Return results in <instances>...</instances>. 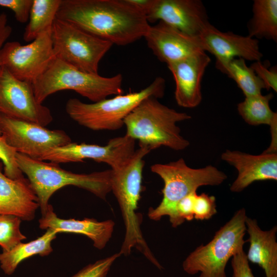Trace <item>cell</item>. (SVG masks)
<instances>
[{"label": "cell", "mask_w": 277, "mask_h": 277, "mask_svg": "<svg viewBox=\"0 0 277 277\" xmlns=\"http://www.w3.org/2000/svg\"><path fill=\"white\" fill-rule=\"evenodd\" d=\"M2 135L1 134V130H0V136Z\"/></svg>", "instance_id": "36"}, {"label": "cell", "mask_w": 277, "mask_h": 277, "mask_svg": "<svg viewBox=\"0 0 277 277\" xmlns=\"http://www.w3.org/2000/svg\"><path fill=\"white\" fill-rule=\"evenodd\" d=\"M58 232L52 229H47L41 236L26 243H20L8 251L0 253V267L8 275L14 273L18 265L24 260L33 255L46 256L53 251L52 242Z\"/></svg>", "instance_id": "22"}, {"label": "cell", "mask_w": 277, "mask_h": 277, "mask_svg": "<svg viewBox=\"0 0 277 277\" xmlns=\"http://www.w3.org/2000/svg\"><path fill=\"white\" fill-rule=\"evenodd\" d=\"M247 216L245 208L238 210L209 242L188 255L183 263L184 271L190 275L200 273L199 277H227V263L246 243Z\"/></svg>", "instance_id": "8"}, {"label": "cell", "mask_w": 277, "mask_h": 277, "mask_svg": "<svg viewBox=\"0 0 277 277\" xmlns=\"http://www.w3.org/2000/svg\"><path fill=\"white\" fill-rule=\"evenodd\" d=\"M165 89V80L158 76L140 91L117 95L93 103L70 98L66 103V111L72 120L88 129L115 131L124 126L125 117L143 100L151 96L162 98Z\"/></svg>", "instance_id": "6"}, {"label": "cell", "mask_w": 277, "mask_h": 277, "mask_svg": "<svg viewBox=\"0 0 277 277\" xmlns=\"http://www.w3.org/2000/svg\"><path fill=\"white\" fill-rule=\"evenodd\" d=\"M0 113L44 127L53 121L49 109L38 103L31 82L21 81L0 67Z\"/></svg>", "instance_id": "12"}, {"label": "cell", "mask_w": 277, "mask_h": 277, "mask_svg": "<svg viewBox=\"0 0 277 277\" xmlns=\"http://www.w3.org/2000/svg\"><path fill=\"white\" fill-rule=\"evenodd\" d=\"M2 136L17 152L39 160L50 150L72 142L63 130L12 118L0 113Z\"/></svg>", "instance_id": "10"}, {"label": "cell", "mask_w": 277, "mask_h": 277, "mask_svg": "<svg viewBox=\"0 0 277 277\" xmlns=\"http://www.w3.org/2000/svg\"><path fill=\"white\" fill-rule=\"evenodd\" d=\"M16 150L10 146L5 138L0 136V160L4 165V174L11 179L23 176L16 160Z\"/></svg>", "instance_id": "28"}, {"label": "cell", "mask_w": 277, "mask_h": 277, "mask_svg": "<svg viewBox=\"0 0 277 277\" xmlns=\"http://www.w3.org/2000/svg\"><path fill=\"white\" fill-rule=\"evenodd\" d=\"M118 252L84 267L71 277H106L112 264L121 256Z\"/></svg>", "instance_id": "29"}, {"label": "cell", "mask_w": 277, "mask_h": 277, "mask_svg": "<svg viewBox=\"0 0 277 277\" xmlns=\"http://www.w3.org/2000/svg\"><path fill=\"white\" fill-rule=\"evenodd\" d=\"M197 38L203 50L215 56L216 63L225 62L235 58L260 61L263 56L258 39L231 32H221L210 24Z\"/></svg>", "instance_id": "16"}, {"label": "cell", "mask_w": 277, "mask_h": 277, "mask_svg": "<svg viewBox=\"0 0 277 277\" xmlns=\"http://www.w3.org/2000/svg\"><path fill=\"white\" fill-rule=\"evenodd\" d=\"M243 248L231 258L232 277H255Z\"/></svg>", "instance_id": "34"}, {"label": "cell", "mask_w": 277, "mask_h": 277, "mask_svg": "<svg viewBox=\"0 0 277 277\" xmlns=\"http://www.w3.org/2000/svg\"><path fill=\"white\" fill-rule=\"evenodd\" d=\"M145 13L149 23L161 21L195 37L210 24L200 0H151Z\"/></svg>", "instance_id": "14"}, {"label": "cell", "mask_w": 277, "mask_h": 277, "mask_svg": "<svg viewBox=\"0 0 277 277\" xmlns=\"http://www.w3.org/2000/svg\"><path fill=\"white\" fill-rule=\"evenodd\" d=\"M16 160L37 196L42 214L48 209L53 194L66 186L86 190L104 200L111 192V169L87 174L75 173L63 169L58 164L34 159L18 152Z\"/></svg>", "instance_id": "4"}, {"label": "cell", "mask_w": 277, "mask_h": 277, "mask_svg": "<svg viewBox=\"0 0 277 277\" xmlns=\"http://www.w3.org/2000/svg\"><path fill=\"white\" fill-rule=\"evenodd\" d=\"M253 15L248 24V36L277 41V1L254 0Z\"/></svg>", "instance_id": "23"}, {"label": "cell", "mask_w": 277, "mask_h": 277, "mask_svg": "<svg viewBox=\"0 0 277 277\" xmlns=\"http://www.w3.org/2000/svg\"><path fill=\"white\" fill-rule=\"evenodd\" d=\"M51 30L25 45L18 42L5 43L0 52L2 66L17 79L32 83L55 57Z\"/></svg>", "instance_id": "11"}, {"label": "cell", "mask_w": 277, "mask_h": 277, "mask_svg": "<svg viewBox=\"0 0 277 277\" xmlns=\"http://www.w3.org/2000/svg\"><path fill=\"white\" fill-rule=\"evenodd\" d=\"M144 37L154 55L167 65L204 51L197 37L185 34L161 21L149 25Z\"/></svg>", "instance_id": "15"}, {"label": "cell", "mask_w": 277, "mask_h": 277, "mask_svg": "<svg viewBox=\"0 0 277 277\" xmlns=\"http://www.w3.org/2000/svg\"><path fill=\"white\" fill-rule=\"evenodd\" d=\"M272 93L245 97L238 104V111L246 123L252 126L271 125L277 121V114L269 106Z\"/></svg>", "instance_id": "26"}, {"label": "cell", "mask_w": 277, "mask_h": 277, "mask_svg": "<svg viewBox=\"0 0 277 277\" xmlns=\"http://www.w3.org/2000/svg\"><path fill=\"white\" fill-rule=\"evenodd\" d=\"M250 67L255 74L264 83L266 89H272L277 92V71L276 68L273 67L268 69L261 61H256L252 63Z\"/></svg>", "instance_id": "33"}, {"label": "cell", "mask_w": 277, "mask_h": 277, "mask_svg": "<svg viewBox=\"0 0 277 277\" xmlns=\"http://www.w3.org/2000/svg\"><path fill=\"white\" fill-rule=\"evenodd\" d=\"M51 36L56 58L90 73L98 74L100 61L113 45L57 18L52 27Z\"/></svg>", "instance_id": "9"}, {"label": "cell", "mask_w": 277, "mask_h": 277, "mask_svg": "<svg viewBox=\"0 0 277 277\" xmlns=\"http://www.w3.org/2000/svg\"><path fill=\"white\" fill-rule=\"evenodd\" d=\"M216 68L233 79L245 97L261 94L266 89L263 82L253 70L248 67L245 60L235 58L223 63H215Z\"/></svg>", "instance_id": "25"}, {"label": "cell", "mask_w": 277, "mask_h": 277, "mask_svg": "<svg viewBox=\"0 0 277 277\" xmlns=\"http://www.w3.org/2000/svg\"><path fill=\"white\" fill-rule=\"evenodd\" d=\"M61 3V0H32L29 22L23 34L25 42H31L52 29Z\"/></svg>", "instance_id": "24"}, {"label": "cell", "mask_w": 277, "mask_h": 277, "mask_svg": "<svg viewBox=\"0 0 277 277\" xmlns=\"http://www.w3.org/2000/svg\"><path fill=\"white\" fill-rule=\"evenodd\" d=\"M245 224L249 247L247 258L264 271L266 277H277V226L263 230L257 221L247 216Z\"/></svg>", "instance_id": "21"}, {"label": "cell", "mask_w": 277, "mask_h": 277, "mask_svg": "<svg viewBox=\"0 0 277 277\" xmlns=\"http://www.w3.org/2000/svg\"><path fill=\"white\" fill-rule=\"evenodd\" d=\"M150 169L162 179L164 186L162 201L156 208L149 209L148 216L157 221L168 215L171 223L175 217L176 206L182 199L201 186L220 185L227 179L224 172L214 166L192 168L183 158L166 164H155Z\"/></svg>", "instance_id": "7"}, {"label": "cell", "mask_w": 277, "mask_h": 277, "mask_svg": "<svg viewBox=\"0 0 277 277\" xmlns=\"http://www.w3.org/2000/svg\"><path fill=\"white\" fill-rule=\"evenodd\" d=\"M221 159L233 166L238 175L230 190L240 192L254 182L277 180V154L252 155L237 150H226Z\"/></svg>", "instance_id": "18"}, {"label": "cell", "mask_w": 277, "mask_h": 277, "mask_svg": "<svg viewBox=\"0 0 277 277\" xmlns=\"http://www.w3.org/2000/svg\"><path fill=\"white\" fill-rule=\"evenodd\" d=\"M191 116L170 108L154 96L143 100L125 118L126 134L138 141L139 146L151 150L162 146L176 151L188 147L189 142L181 134L177 123Z\"/></svg>", "instance_id": "3"}, {"label": "cell", "mask_w": 277, "mask_h": 277, "mask_svg": "<svg viewBox=\"0 0 277 277\" xmlns=\"http://www.w3.org/2000/svg\"><path fill=\"white\" fill-rule=\"evenodd\" d=\"M32 3V0H0V6L11 9L21 23L28 21Z\"/></svg>", "instance_id": "32"}, {"label": "cell", "mask_w": 277, "mask_h": 277, "mask_svg": "<svg viewBox=\"0 0 277 277\" xmlns=\"http://www.w3.org/2000/svg\"><path fill=\"white\" fill-rule=\"evenodd\" d=\"M210 62L206 52L201 51L167 65L174 80V97L179 106L191 108L200 104L202 79Z\"/></svg>", "instance_id": "17"}, {"label": "cell", "mask_w": 277, "mask_h": 277, "mask_svg": "<svg viewBox=\"0 0 277 277\" xmlns=\"http://www.w3.org/2000/svg\"><path fill=\"white\" fill-rule=\"evenodd\" d=\"M123 81L121 74L105 77L86 72L55 57L32 84L35 98L41 104L50 95L64 90H73L94 103L123 94Z\"/></svg>", "instance_id": "5"}, {"label": "cell", "mask_w": 277, "mask_h": 277, "mask_svg": "<svg viewBox=\"0 0 277 277\" xmlns=\"http://www.w3.org/2000/svg\"><path fill=\"white\" fill-rule=\"evenodd\" d=\"M56 18L119 46L144 37L150 25L129 0H61Z\"/></svg>", "instance_id": "1"}, {"label": "cell", "mask_w": 277, "mask_h": 277, "mask_svg": "<svg viewBox=\"0 0 277 277\" xmlns=\"http://www.w3.org/2000/svg\"><path fill=\"white\" fill-rule=\"evenodd\" d=\"M39 208L37 196L27 178L11 179L0 167V214L13 215L31 221Z\"/></svg>", "instance_id": "19"}, {"label": "cell", "mask_w": 277, "mask_h": 277, "mask_svg": "<svg viewBox=\"0 0 277 277\" xmlns=\"http://www.w3.org/2000/svg\"><path fill=\"white\" fill-rule=\"evenodd\" d=\"M151 150L140 146L132 155L121 167L111 169V191L119 204L125 227V234L119 253L129 255L136 248L159 269L162 266L148 247L141 229L142 215L137 212L142 191L144 157Z\"/></svg>", "instance_id": "2"}, {"label": "cell", "mask_w": 277, "mask_h": 277, "mask_svg": "<svg viewBox=\"0 0 277 277\" xmlns=\"http://www.w3.org/2000/svg\"><path fill=\"white\" fill-rule=\"evenodd\" d=\"M22 220L13 215L0 214V246L8 251L26 239L20 230Z\"/></svg>", "instance_id": "27"}, {"label": "cell", "mask_w": 277, "mask_h": 277, "mask_svg": "<svg viewBox=\"0 0 277 277\" xmlns=\"http://www.w3.org/2000/svg\"><path fill=\"white\" fill-rule=\"evenodd\" d=\"M7 15L5 13H0V52L6 40L10 36L12 29L8 24ZM2 66L0 60V67Z\"/></svg>", "instance_id": "35"}, {"label": "cell", "mask_w": 277, "mask_h": 277, "mask_svg": "<svg viewBox=\"0 0 277 277\" xmlns=\"http://www.w3.org/2000/svg\"><path fill=\"white\" fill-rule=\"evenodd\" d=\"M194 219L207 220L217 213L215 198L213 195L202 193L196 194L194 203Z\"/></svg>", "instance_id": "30"}, {"label": "cell", "mask_w": 277, "mask_h": 277, "mask_svg": "<svg viewBox=\"0 0 277 277\" xmlns=\"http://www.w3.org/2000/svg\"><path fill=\"white\" fill-rule=\"evenodd\" d=\"M196 194V191L193 192L177 203L175 217L171 223L173 227H177L185 221H191L194 219V203Z\"/></svg>", "instance_id": "31"}, {"label": "cell", "mask_w": 277, "mask_h": 277, "mask_svg": "<svg viewBox=\"0 0 277 277\" xmlns=\"http://www.w3.org/2000/svg\"><path fill=\"white\" fill-rule=\"evenodd\" d=\"M38 223L42 229H52L58 233L67 232L86 235L92 240L94 247L100 250L103 249L111 239L115 225L111 220L98 221L89 218L82 220L62 219L57 216L50 204Z\"/></svg>", "instance_id": "20"}, {"label": "cell", "mask_w": 277, "mask_h": 277, "mask_svg": "<svg viewBox=\"0 0 277 277\" xmlns=\"http://www.w3.org/2000/svg\"><path fill=\"white\" fill-rule=\"evenodd\" d=\"M135 142L125 134L110 139L105 146L71 142L50 150L39 160L60 164L84 162L85 160L90 159L107 164L111 169H116L133 154Z\"/></svg>", "instance_id": "13"}]
</instances>
